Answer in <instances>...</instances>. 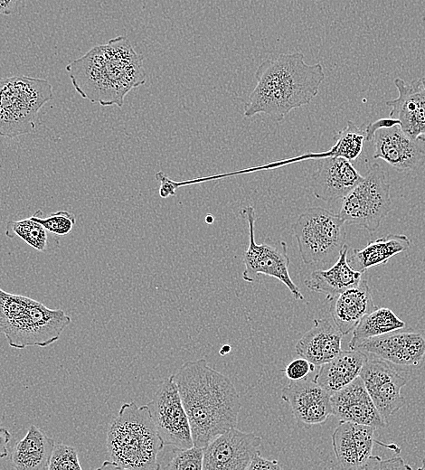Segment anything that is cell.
I'll use <instances>...</instances> for the list:
<instances>
[{
	"label": "cell",
	"mask_w": 425,
	"mask_h": 470,
	"mask_svg": "<svg viewBox=\"0 0 425 470\" xmlns=\"http://www.w3.org/2000/svg\"><path fill=\"white\" fill-rule=\"evenodd\" d=\"M172 376L188 416L194 446L204 447L237 427L241 398L229 377L203 358L186 362Z\"/></svg>",
	"instance_id": "cell-1"
},
{
	"label": "cell",
	"mask_w": 425,
	"mask_h": 470,
	"mask_svg": "<svg viewBox=\"0 0 425 470\" xmlns=\"http://www.w3.org/2000/svg\"><path fill=\"white\" fill-rule=\"evenodd\" d=\"M66 70L75 90L91 103L121 108L127 94L146 83L143 58L126 36L90 49Z\"/></svg>",
	"instance_id": "cell-2"
},
{
	"label": "cell",
	"mask_w": 425,
	"mask_h": 470,
	"mask_svg": "<svg viewBox=\"0 0 425 470\" xmlns=\"http://www.w3.org/2000/svg\"><path fill=\"white\" fill-rule=\"evenodd\" d=\"M256 85L244 105L243 115L266 114L282 121L294 108L307 105L317 95L325 80L321 63L304 61L299 52L267 59L255 71Z\"/></svg>",
	"instance_id": "cell-3"
},
{
	"label": "cell",
	"mask_w": 425,
	"mask_h": 470,
	"mask_svg": "<svg viewBox=\"0 0 425 470\" xmlns=\"http://www.w3.org/2000/svg\"><path fill=\"white\" fill-rule=\"evenodd\" d=\"M165 446L148 408L134 401L121 405L107 432V450L110 460L104 466L128 470H157V456Z\"/></svg>",
	"instance_id": "cell-4"
},
{
	"label": "cell",
	"mask_w": 425,
	"mask_h": 470,
	"mask_svg": "<svg viewBox=\"0 0 425 470\" xmlns=\"http://www.w3.org/2000/svg\"><path fill=\"white\" fill-rule=\"evenodd\" d=\"M52 99L47 80L24 75L0 78V136L14 138L33 132L40 109Z\"/></svg>",
	"instance_id": "cell-5"
},
{
	"label": "cell",
	"mask_w": 425,
	"mask_h": 470,
	"mask_svg": "<svg viewBox=\"0 0 425 470\" xmlns=\"http://www.w3.org/2000/svg\"><path fill=\"white\" fill-rule=\"evenodd\" d=\"M345 224L339 214L322 207L303 212L292 225L303 262L326 264L336 258L345 245Z\"/></svg>",
	"instance_id": "cell-6"
},
{
	"label": "cell",
	"mask_w": 425,
	"mask_h": 470,
	"mask_svg": "<svg viewBox=\"0 0 425 470\" xmlns=\"http://www.w3.org/2000/svg\"><path fill=\"white\" fill-rule=\"evenodd\" d=\"M392 209L390 183L380 164H373L361 182L343 198L339 215L345 223L375 231Z\"/></svg>",
	"instance_id": "cell-7"
},
{
	"label": "cell",
	"mask_w": 425,
	"mask_h": 470,
	"mask_svg": "<svg viewBox=\"0 0 425 470\" xmlns=\"http://www.w3.org/2000/svg\"><path fill=\"white\" fill-rule=\"evenodd\" d=\"M249 228V245L243 254L245 268L242 278L254 282L259 275L272 277L283 283L296 300H303L304 296L290 277L288 268L290 259L288 246L284 240L258 244L255 240V209L249 205L241 210Z\"/></svg>",
	"instance_id": "cell-8"
},
{
	"label": "cell",
	"mask_w": 425,
	"mask_h": 470,
	"mask_svg": "<svg viewBox=\"0 0 425 470\" xmlns=\"http://www.w3.org/2000/svg\"><path fill=\"white\" fill-rule=\"evenodd\" d=\"M71 318L61 309H51L32 299L20 316L10 324L4 334L15 349L28 346L46 347L56 342Z\"/></svg>",
	"instance_id": "cell-9"
},
{
	"label": "cell",
	"mask_w": 425,
	"mask_h": 470,
	"mask_svg": "<svg viewBox=\"0 0 425 470\" xmlns=\"http://www.w3.org/2000/svg\"><path fill=\"white\" fill-rule=\"evenodd\" d=\"M146 406L165 446L173 448L194 446L188 416L172 375L165 379Z\"/></svg>",
	"instance_id": "cell-10"
},
{
	"label": "cell",
	"mask_w": 425,
	"mask_h": 470,
	"mask_svg": "<svg viewBox=\"0 0 425 470\" xmlns=\"http://www.w3.org/2000/svg\"><path fill=\"white\" fill-rule=\"evenodd\" d=\"M374 145V159H382L399 172L414 171L425 163V151L411 139L392 118H381L364 130Z\"/></svg>",
	"instance_id": "cell-11"
},
{
	"label": "cell",
	"mask_w": 425,
	"mask_h": 470,
	"mask_svg": "<svg viewBox=\"0 0 425 470\" xmlns=\"http://www.w3.org/2000/svg\"><path fill=\"white\" fill-rule=\"evenodd\" d=\"M262 439L252 432L231 428L203 447V470H246L260 452Z\"/></svg>",
	"instance_id": "cell-12"
},
{
	"label": "cell",
	"mask_w": 425,
	"mask_h": 470,
	"mask_svg": "<svg viewBox=\"0 0 425 470\" xmlns=\"http://www.w3.org/2000/svg\"><path fill=\"white\" fill-rule=\"evenodd\" d=\"M359 376L376 409L385 419L404 405L401 390L407 384V380L388 362L373 356L368 358Z\"/></svg>",
	"instance_id": "cell-13"
},
{
	"label": "cell",
	"mask_w": 425,
	"mask_h": 470,
	"mask_svg": "<svg viewBox=\"0 0 425 470\" xmlns=\"http://www.w3.org/2000/svg\"><path fill=\"white\" fill-rule=\"evenodd\" d=\"M356 349L389 363L419 367L425 359V334L393 331L365 340Z\"/></svg>",
	"instance_id": "cell-14"
},
{
	"label": "cell",
	"mask_w": 425,
	"mask_h": 470,
	"mask_svg": "<svg viewBox=\"0 0 425 470\" xmlns=\"http://www.w3.org/2000/svg\"><path fill=\"white\" fill-rule=\"evenodd\" d=\"M398 97L387 100L389 117L399 121L401 130L414 141H425V88L421 79L406 82L396 78Z\"/></svg>",
	"instance_id": "cell-15"
},
{
	"label": "cell",
	"mask_w": 425,
	"mask_h": 470,
	"mask_svg": "<svg viewBox=\"0 0 425 470\" xmlns=\"http://www.w3.org/2000/svg\"><path fill=\"white\" fill-rule=\"evenodd\" d=\"M281 399L290 406L295 418L307 426L322 424L332 415L330 394L313 380L290 381Z\"/></svg>",
	"instance_id": "cell-16"
},
{
	"label": "cell",
	"mask_w": 425,
	"mask_h": 470,
	"mask_svg": "<svg viewBox=\"0 0 425 470\" xmlns=\"http://www.w3.org/2000/svg\"><path fill=\"white\" fill-rule=\"evenodd\" d=\"M332 415L339 421L367 425L374 428H384L386 419L381 415L367 392L362 379L330 395Z\"/></svg>",
	"instance_id": "cell-17"
},
{
	"label": "cell",
	"mask_w": 425,
	"mask_h": 470,
	"mask_svg": "<svg viewBox=\"0 0 425 470\" xmlns=\"http://www.w3.org/2000/svg\"><path fill=\"white\" fill-rule=\"evenodd\" d=\"M375 428L367 425L340 421L332 434L335 457L345 469H364L371 458Z\"/></svg>",
	"instance_id": "cell-18"
},
{
	"label": "cell",
	"mask_w": 425,
	"mask_h": 470,
	"mask_svg": "<svg viewBox=\"0 0 425 470\" xmlns=\"http://www.w3.org/2000/svg\"><path fill=\"white\" fill-rule=\"evenodd\" d=\"M313 175L316 198L334 202L346 196L363 179L352 163L343 157H324Z\"/></svg>",
	"instance_id": "cell-19"
},
{
	"label": "cell",
	"mask_w": 425,
	"mask_h": 470,
	"mask_svg": "<svg viewBox=\"0 0 425 470\" xmlns=\"http://www.w3.org/2000/svg\"><path fill=\"white\" fill-rule=\"evenodd\" d=\"M343 334L334 321L327 318L314 319V325L298 341L295 351L316 366H320L341 351Z\"/></svg>",
	"instance_id": "cell-20"
},
{
	"label": "cell",
	"mask_w": 425,
	"mask_h": 470,
	"mask_svg": "<svg viewBox=\"0 0 425 470\" xmlns=\"http://www.w3.org/2000/svg\"><path fill=\"white\" fill-rule=\"evenodd\" d=\"M371 289L365 279L331 299L330 315L343 335L352 332L360 320L374 310Z\"/></svg>",
	"instance_id": "cell-21"
},
{
	"label": "cell",
	"mask_w": 425,
	"mask_h": 470,
	"mask_svg": "<svg viewBox=\"0 0 425 470\" xmlns=\"http://www.w3.org/2000/svg\"><path fill=\"white\" fill-rule=\"evenodd\" d=\"M347 254L348 247L345 244L340 250L335 263L328 269L313 271L305 280V286L311 291L326 294V298L330 300L356 287L362 281L364 273L350 266Z\"/></svg>",
	"instance_id": "cell-22"
},
{
	"label": "cell",
	"mask_w": 425,
	"mask_h": 470,
	"mask_svg": "<svg viewBox=\"0 0 425 470\" xmlns=\"http://www.w3.org/2000/svg\"><path fill=\"white\" fill-rule=\"evenodd\" d=\"M367 359V354L357 349L341 351L331 361L319 366L313 381L331 395L359 377Z\"/></svg>",
	"instance_id": "cell-23"
},
{
	"label": "cell",
	"mask_w": 425,
	"mask_h": 470,
	"mask_svg": "<svg viewBox=\"0 0 425 470\" xmlns=\"http://www.w3.org/2000/svg\"><path fill=\"white\" fill-rule=\"evenodd\" d=\"M54 441L38 427L31 425L24 438L16 443L11 454L16 470H48Z\"/></svg>",
	"instance_id": "cell-24"
},
{
	"label": "cell",
	"mask_w": 425,
	"mask_h": 470,
	"mask_svg": "<svg viewBox=\"0 0 425 470\" xmlns=\"http://www.w3.org/2000/svg\"><path fill=\"white\" fill-rule=\"evenodd\" d=\"M411 240L404 234H393L370 240L363 249H353L350 266L364 273L370 268L383 265L393 256L410 249Z\"/></svg>",
	"instance_id": "cell-25"
},
{
	"label": "cell",
	"mask_w": 425,
	"mask_h": 470,
	"mask_svg": "<svg viewBox=\"0 0 425 470\" xmlns=\"http://www.w3.org/2000/svg\"><path fill=\"white\" fill-rule=\"evenodd\" d=\"M404 326L405 323L392 310L376 307L366 314L354 327L348 346L354 350L365 340L401 330Z\"/></svg>",
	"instance_id": "cell-26"
},
{
	"label": "cell",
	"mask_w": 425,
	"mask_h": 470,
	"mask_svg": "<svg viewBox=\"0 0 425 470\" xmlns=\"http://www.w3.org/2000/svg\"><path fill=\"white\" fill-rule=\"evenodd\" d=\"M5 236L9 239L18 237L34 249L43 252L51 245L47 230L42 224L26 218L19 221H9L6 224Z\"/></svg>",
	"instance_id": "cell-27"
},
{
	"label": "cell",
	"mask_w": 425,
	"mask_h": 470,
	"mask_svg": "<svg viewBox=\"0 0 425 470\" xmlns=\"http://www.w3.org/2000/svg\"><path fill=\"white\" fill-rule=\"evenodd\" d=\"M365 140L362 131L354 122L347 121L345 127L337 132L335 145L327 151L328 157L339 156L355 160L362 153Z\"/></svg>",
	"instance_id": "cell-28"
},
{
	"label": "cell",
	"mask_w": 425,
	"mask_h": 470,
	"mask_svg": "<svg viewBox=\"0 0 425 470\" xmlns=\"http://www.w3.org/2000/svg\"><path fill=\"white\" fill-rule=\"evenodd\" d=\"M33 298L11 294L0 288V334L26 309Z\"/></svg>",
	"instance_id": "cell-29"
},
{
	"label": "cell",
	"mask_w": 425,
	"mask_h": 470,
	"mask_svg": "<svg viewBox=\"0 0 425 470\" xmlns=\"http://www.w3.org/2000/svg\"><path fill=\"white\" fill-rule=\"evenodd\" d=\"M30 218L42 224L50 233L58 236L69 234L76 223L74 214L65 210L51 213L46 217H43L41 210H37Z\"/></svg>",
	"instance_id": "cell-30"
},
{
	"label": "cell",
	"mask_w": 425,
	"mask_h": 470,
	"mask_svg": "<svg viewBox=\"0 0 425 470\" xmlns=\"http://www.w3.org/2000/svg\"><path fill=\"white\" fill-rule=\"evenodd\" d=\"M174 455L171 460L164 467L165 470L203 469V447L192 446L187 448L173 449Z\"/></svg>",
	"instance_id": "cell-31"
},
{
	"label": "cell",
	"mask_w": 425,
	"mask_h": 470,
	"mask_svg": "<svg viewBox=\"0 0 425 470\" xmlns=\"http://www.w3.org/2000/svg\"><path fill=\"white\" fill-rule=\"evenodd\" d=\"M78 451L62 443L54 445L48 470H81Z\"/></svg>",
	"instance_id": "cell-32"
},
{
	"label": "cell",
	"mask_w": 425,
	"mask_h": 470,
	"mask_svg": "<svg viewBox=\"0 0 425 470\" xmlns=\"http://www.w3.org/2000/svg\"><path fill=\"white\" fill-rule=\"evenodd\" d=\"M316 365L300 357L290 362L283 370V372L290 381H298L307 378L309 372L314 371Z\"/></svg>",
	"instance_id": "cell-33"
},
{
	"label": "cell",
	"mask_w": 425,
	"mask_h": 470,
	"mask_svg": "<svg viewBox=\"0 0 425 470\" xmlns=\"http://www.w3.org/2000/svg\"><path fill=\"white\" fill-rule=\"evenodd\" d=\"M248 470H280L282 467L277 460H269L262 457L260 452L256 453L249 465Z\"/></svg>",
	"instance_id": "cell-34"
},
{
	"label": "cell",
	"mask_w": 425,
	"mask_h": 470,
	"mask_svg": "<svg viewBox=\"0 0 425 470\" xmlns=\"http://www.w3.org/2000/svg\"><path fill=\"white\" fill-rule=\"evenodd\" d=\"M22 0H0V14L9 15L20 5Z\"/></svg>",
	"instance_id": "cell-35"
},
{
	"label": "cell",
	"mask_w": 425,
	"mask_h": 470,
	"mask_svg": "<svg viewBox=\"0 0 425 470\" xmlns=\"http://www.w3.org/2000/svg\"><path fill=\"white\" fill-rule=\"evenodd\" d=\"M11 433L5 428H0V458L7 456V444L11 440Z\"/></svg>",
	"instance_id": "cell-36"
},
{
	"label": "cell",
	"mask_w": 425,
	"mask_h": 470,
	"mask_svg": "<svg viewBox=\"0 0 425 470\" xmlns=\"http://www.w3.org/2000/svg\"><path fill=\"white\" fill-rule=\"evenodd\" d=\"M231 351V346L230 345H223L222 347V349L220 350V354L221 355H225L227 353H229Z\"/></svg>",
	"instance_id": "cell-37"
},
{
	"label": "cell",
	"mask_w": 425,
	"mask_h": 470,
	"mask_svg": "<svg viewBox=\"0 0 425 470\" xmlns=\"http://www.w3.org/2000/svg\"><path fill=\"white\" fill-rule=\"evenodd\" d=\"M421 81H422V84H423V86H424V88H425V78H422V79H421Z\"/></svg>",
	"instance_id": "cell-38"
},
{
	"label": "cell",
	"mask_w": 425,
	"mask_h": 470,
	"mask_svg": "<svg viewBox=\"0 0 425 470\" xmlns=\"http://www.w3.org/2000/svg\"><path fill=\"white\" fill-rule=\"evenodd\" d=\"M249 1H251V0H249Z\"/></svg>",
	"instance_id": "cell-39"
}]
</instances>
